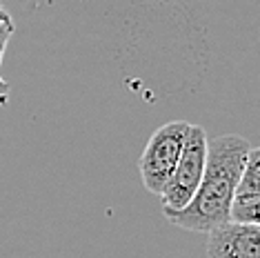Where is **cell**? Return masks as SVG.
Returning <instances> with one entry per match:
<instances>
[{"label":"cell","mask_w":260,"mask_h":258,"mask_svg":"<svg viewBox=\"0 0 260 258\" xmlns=\"http://www.w3.org/2000/svg\"><path fill=\"white\" fill-rule=\"evenodd\" d=\"M251 143L240 136H218L207 143V160L191 203L180 212L165 214L171 225L187 232H209L229 220L234 189Z\"/></svg>","instance_id":"cell-1"},{"label":"cell","mask_w":260,"mask_h":258,"mask_svg":"<svg viewBox=\"0 0 260 258\" xmlns=\"http://www.w3.org/2000/svg\"><path fill=\"white\" fill-rule=\"evenodd\" d=\"M187 132H189V122L171 120L151 134L149 143H147L143 156L138 160L143 185L149 194L160 196L165 185L169 183L171 174L178 165V158L182 154Z\"/></svg>","instance_id":"cell-2"},{"label":"cell","mask_w":260,"mask_h":258,"mask_svg":"<svg viewBox=\"0 0 260 258\" xmlns=\"http://www.w3.org/2000/svg\"><path fill=\"white\" fill-rule=\"evenodd\" d=\"M207 132L198 125H189L185 145H182V154L178 158L174 174H171L169 183L165 185L160 194L162 212H180L191 203L193 194H196L200 178L205 172V160H207Z\"/></svg>","instance_id":"cell-3"},{"label":"cell","mask_w":260,"mask_h":258,"mask_svg":"<svg viewBox=\"0 0 260 258\" xmlns=\"http://www.w3.org/2000/svg\"><path fill=\"white\" fill-rule=\"evenodd\" d=\"M209 258H260V227L227 220L207 232Z\"/></svg>","instance_id":"cell-4"},{"label":"cell","mask_w":260,"mask_h":258,"mask_svg":"<svg viewBox=\"0 0 260 258\" xmlns=\"http://www.w3.org/2000/svg\"><path fill=\"white\" fill-rule=\"evenodd\" d=\"M229 220L242 222V225H258L260 220V149L253 145L236 183Z\"/></svg>","instance_id":"cell-5"},{"label":"cell","mask_w":260,"mask_h":258,"mask_svg":"<svg viewBox=\"0 0 260 258\" xmlns=\"http://www.w3.org/2000/svg\"><path fill=\"white\" fill-rule=\"evenodd\" d=\"M16 31V25L14 20H11V16L0 7V64H3V56H5V49H7L11 36H14ZM9 93H11V87L7 80L0 76V107H5V105L9 103Z\"/></svg>","instance_id":"cell-6"}]
</instances>
